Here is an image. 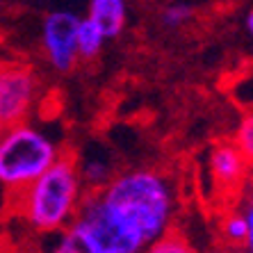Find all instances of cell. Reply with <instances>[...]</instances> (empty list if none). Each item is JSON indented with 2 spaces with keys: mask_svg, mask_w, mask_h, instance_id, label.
I'll return each instance as SVG.
<instances>
[{
  "mask_svg": "<svg viewBox=\"0 0 253 253\" xmlns=\"http://www.w3.org/2000/svg\"><path fill=\"white\" fill-rule=\"evenodd\" d=\"M39 96L35 71L23 64H0V121L14 126L28 121Z\"/></svg>",
  "mask_w": 253,
  "mask_h": 253,
  "instance_id": "cell-4",
  "label": "cell"
},
{
  "mask_svg": "<svg viewBox=\"0 0 253 253\" xmlns=\"http://www.w3.org/2000/svg\"><path fill=\"white\" fill-rule=\"evenodd\" d=\"M80 169V178H83L84 192H94V189H100L103 185L110 183V178L114 176L112 165L103 158H89L84 160L83 165H78Z\"/></svg>",
  "mask_w": 253,
  "mask_h": 253,
  "instance_id": "cell-9",
  "label": "cell"
},
{
  "mask_svg": "<svg viewBox=\"0 0 253 253\" xmlns=\"http://www.w3.org/2000/svg\"><path fill=\"white\" fill-rule=\"evenodd\" d=\"M237 210L244 214V219H247V224H249V237L244 242V253H253V176L247 178L244 187L240 189Z\"/></svg>",
  "mask_w": 253,
  "mask_h": 253,
  "instance_id": "cell-13",
  "label": "cell"
},
{
  "mask_svg": "<svg viewBox=\"0 0 253 253\" xmlns=\"http://www.w3.org/2000/svg\"><path fill=\"white\" fill-rule=\"evenodd\" d=\"M244 23H247V32L253 37V7H251V12L247 14V21H244Z\"/></svg>",
  "mask_w": 253,
  "mask_h": 253,
  "instance_id": "cell-17",
  "label": "cell"
},
{
  "mask_svg": "<svg viewBox=\"0 0 253 253\" xmlns=\"http://www.w3.org/2000/svg\"><path fill=\"white\" fill-rule=\"evenodd\" d=\"M64 153L42 128L18 121L0 132V189L7 196L25 189Z\"/></svg>",
  "mask_w": 253,
  "mask_h": 253,
  "instance_id": "cell-3",
  "label": "cell"
},
{
  "mask_svg": "<svg viewBox=\"0 0 253 253\" xmlns=\"http://www.w3.org/2000/svg\"><path fill=\"white\" fill-rule=\"evenodd\" d=\"M80 16L69 9H57L43 18L42 25V46L48 64L59 73H69L78 64L76 30Z\"/></svg>",
  "mask_w": 253,
  "mask_h": 253,
  "instance_id": "cell-5",
  "label": "cell"
},
{
  "mask_svg": "<svg viewBox=\"0 0 253 253\" xmlns=\"http://www.w3.org/2000/svg\"><path fill=\"white\" fill-rule=\"evenodd\" d=\"M176 196L158 169L114 173L110 183L84 192L71 226L94 253H141L173 230Z\"/></svg>",
  "mask_w": 253,
  "mask_h": 253,
  "instance_id": "cell-1",
  "label": "cell"
},
{
  "mask_svg": "<svg viewBox=\"0 0 253 253\" xmlns=\"http://www.w3.org/2000/svg\"><path fill=\"white\" fill-rule=\"evenodd\" d=\"M233 141H235V146L242 151V155L247 158L249 165H253V112H249L240 121V128H237Z\"/></svg>",
  "mask_w": 253,
  "mask_h": 253,
  "instance_id": "cell-14",
  "label": "cell"
},
{
  "mask_svg": "<svg viewBox=\"0 0 253 253\" xmlns=\"http://www.w3.org/2000/svg\"><path fill=\"white\" fill-rule=\"evenodd\" d=\"M84 185L73 153H62L42 176L25 189L7 196L18 219L37 235H53L69 228L76 219Z\"/></svg>",
  "mask_w": 253,
  "mask_h": 253,
  "instance_id": "cell-2",
  "label": "cell"
},
{
  "mask_svg": "<svg viewBox=\"0 0 253 253\" xmlns=\"http://www.w3.org/2000/svg\"><path fill=\"white\" fill-rule=\"evenodd\" d=\"M221 235H224V240L230 242V244L244 247V242H247V237H249V224L240 210H233L224 217V221H221Z\"/></svg>",
  "mask_w": 253,
  "mask_h": 253,
  "instance_id": "cell-10",
  "label": "cell"
},
{
  "mask_svg": "<svg viewBox=\"0 0 253 253\" xmlns=\"http://www.w3.org/2000/svg\"><path fill=\"white\" fill-rule=\"evenodd\" d=\"M141 253H199L183 235H178L173 230H169L167 235L155 240L153 244H148Z\"/></svg>",
  "mask_w": 253,
  "mask_h": 253,
  "instance_id": "cell-11",
  "label": "cell"
},
{
  "mask_svg": "<svg viewBox=\"0 0 253 253\" xmlns=\"http://www.w3.org/2000/svg\"><path fill=\"white\" fill-rule=\"evenodd\" d=\"M2 130H5V124H2V121H0V132H2Z\"/></svg>",
  "mask_w": 253,
  "mask_h": 253,
  "instance_id": "cell-18",
  "label": "cell"
},
{
  "mask_svg": "<svg viewBox=\"0 0 253 253\" xmlns=\"http://www.w3.org/2000/svg\"><path fill=\"white\" fill-rule=\"evenodd\" d=\"M126 0H89V14L107 39L121 35V30L126 25Z\"/></svg>",
  "mask_w": 253,
  "mask_h": 253,
  "instance_id": "cell-7",
  "label": "cell"
},
{
  "mask_svg": "<svg viewBox=\"0 0 253 253\" xmlns=\"http://www.w3.org/2000/svg\"><path fill=\"white\" fill-rule=\"evenodd\" d=\"M249 162L235 146V141H221L210 151L208 169L212 183L221 192H240L249 178Z\"/></svg>",
  "mask_w": 253,
  "mask_h": 253,
  "instance_id": "cell-6",
  "label": "cell"
},
{
  "mask_svg": "<svg viewBox=\"0 0 253 253\" xmlns=\"http://www.w3.org/2000/svg\"><path fill=\"white\" fill-rule=\"evenodd\" d=\"M107 37L103 35V30L91 21V18H80L76 30V46H78V59L91 62L94 57H98V53L105 46Z\"/></svg>",
  "mask_w": 253,
  "mask_h": 253,
  "instance_id": "cell-8",
  "label": "cell"
},
{
  "mask_svg": "<svg viewBox=\"0 0 253 253\" xmlns=\"http://www.w3.org/2000/svg\"><path fill=\"white\" fill-rule=\"evenodd\" d=\"M48 253H94V249L89 247L87 240L73 226H69V228H64L59 233L57 242H55L53 249Z\"/></svg>",
  "mask_w": 253,
  "mask_h": 253,
  "instance_id": "cell-12",
  "label": "cell"
},
{
  "mask_svg": "<svg viewBox=\"0 0 253 253\" xmlns=\"http://www.w3.org/2000/svg\"><path fill=\"white\" fill-rule=\"evenodd\" d=\"M192 14H194V9L189 5H185V2H173V5L162 9L160 18H162V23H165L167 28H183L189 18H192Z\"/></svg>",
  "mask_w": 253,
  "mask_h": 253,
  "instance_id": "cell-15",
  "label": "cell"
},
{
  "mask_svg": "<svg viewBox=\"0 0 253 253\" xmlns=\"http://www.w3.org/2000/svg\"><path fill=\"white\" fill-rule=\"evenodd\" d=\"M0 253H39L32 247H23V244H0Z\"/></svg>",
  "mask_w": 253,
  "mask_h": 253,
  "instance_id": "cell-16",
  "label": "cell"
}]
</instances>
